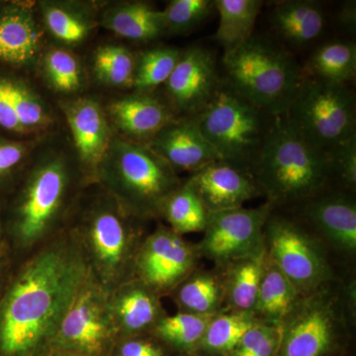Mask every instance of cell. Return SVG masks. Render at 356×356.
<instances>
[{
	"mask_svg": "<svg viewBox=\"0 0 356 356\" xmlns=\"http://www.w3.org/2000/svg\"><path fill=\"white\" fill-rule=\"evenodd\" d=\"M88 270L65 229L14 264L0 298V356H49Z\"/></svg>",
	"mask_w": 356,
	"mask_h": 356,
	"instance_id": "cell-1",
	"label": "cell"
},
{
	"mask_svg": "<svg viewBox=\"0 0 356 356\" xmlns=\"http://www.w3.org/2000/svg\"><path fill=\"white\" fill-rule=\"evenodd\" d=\"M65 156L40 159L13 187L2 209L6 247L17 261L67 229L88 185Z\"/></svg>",
	"mask_w": 356,
	"mask_h": 356,
	"instance_id": "cell-2",
	"label": "cell"
},
{
	"mask_svg": "<svg viewBox=\"0 0 356 356\" xmlns=\"http://www.w3.org/2000/svg\"><path fill=\"white\" fill-rule=\"evenodd\" d=\"M145 222L96 182L79 196L67 228L81 248L89 275L107 295L135 277L138 252L149 234Z\"/></svg>",
	"mask_w": 356,
	"mask_h": 356,
	"instance_id": "cell-3",
	"label": "cell"
},
{
	"mask_svg": "<svg viewBox=\"0 0 356 356\" xmlns=\"http://www.w3.org/2000/svg\"><path fill=\"white\" fill-rule=\"evenodd\" d=\"M252 175L273 207L305 202L334 177L329 154L303 139L283 115L274 117Z\"/></svg>",
	"mask_w": 356,
	"mask_h": 356,
	"instance_id": "cell-4",
	"label": "cell"
},
{
	"mask_svg": "<svg viewBox=\"0 0 356 356\" xmlns=\"http://www.w3.org/2000/svg\"><path fill=\"white\" fill-rule=\"evenodd\" d=\"M95 182L130 216L161 219L163 206L184 182L147 145L112 137L96 172Z\"/></svg>",
	"mask_w": 356,
	"mask_h": 356,
	"instance_id": "cell-5",
	"label": "cell"
},
{
	"mask_svg": "<svg viewBox=\"0 0 356 356\" xmlns=\"http://www.w3.org/2000/svg\"><path fill=\"white\" fill-rule=\"evenodd\" d=\"M224 83L271 116H282L305 77L296 58L268 40L252 36L225 51Z\"/></svg>",
	"mask_w": 356,
	"mask_h": 356,
	"instance_id": "cell-6",
	"label": "cell"
},
{
	"mask_svg": "<svg viewBox=\"0 0 356 356\" xmlns=\"http://www.w3.org/2000/svg\"><path fill=\"white\" fill-rule=\"evenodd\" d=\"M196 117L220 159L252 173L274 117L236 95L224 81Z\"/></svg>",
	"mask_w": 356,
	"mask_h": 356,
	"instance_id": "cell-7",
	"label": "cell"
},
{
	"mask_svg": "<svg viewBox=\"0 0 356 356\" xmlns=\"http://www.w3.org/2000/svg\"><path fill=\"white\" fill-rule=\"evenodd\" d=\"M355 92L348 86L305 76L283 116L312 146L329 153L355 137Z\"/></svg>",
	"mask_w": 356,
	"mask_h": 356,
	"instance_id": "cell-8",
	"label": "cell"
},
{
	"mask_svg": "<svg viewBox=\"0 0 356 356\" xmlns=\"http://www.w3.org/2000/svg\"><path fill=\"white\" fill-rule=\"evenodd\" d=\"M332 283L303 296L281 325L282 336L276 356H327L336 350L353 313V293L343 295Z\"/></svg>",
	"mask_w": 356,
	"mask_h": 356,
	"instance_id": "cell-9",
	"label": "cell"
},
{
	"mask_svg": "<svg viewBox=\"0 0 356 356\" xmlns=\"http://www.w3.org/2000/svg\"><path fill=\"white\" fill-rule=\"evenodd\" d=\"M264 245L267 255L303 296L334 282L324 245L297 222L270 214Z\"/></svg>",
	"mask_w": 356,
	"mask_h": 356,
	"instance_id": "cell-10",
	"label": "cell"
},
{
	"mask_svg": "<svg viewBox=\"0 0 356 356\" xmlns=\"http://www.w3.org/2000/svg\"><path fill=\"white\" fill-rule=\"evenodd\" d=\"M118 341L108 295L88 273L63 320L51 353L112 356Z\"/></svg>",
	"mask_w": 356,
	"mask_h": 356,
	"instance_id": "cell-11",
	"label": "cell"
},
{
	"mask_svg": "<svg viewBox=\"0 0 356 356\" xmlns=\"http://www.w3.org/2000/svg\"><path fill=\"white\" fill-rule=\"evenodd\" d=\"M273 207L266 203L259 208L208 213L202 240L196 245L199 257L214 262L222 268L261 252L264 245V229Z\"/></svg>",
	"mask_w": 356,
	"mask_h": 356,
	"instance_id": "cell-12",
	"label": "cell"
},
{
	"mask_svg": "<svg viewBox=\"0 0 356 356\" xmlns=\"http://www.w3.org/2000/svg\"><path fill=\"white\" fill-rule=\"evenodd\" d=\"M196 245L185 240L168 225L159 224L140 245L135 264L139 278L159 296H170L197 268Z\"/></svg>",
	"mask_w": 356,
	"mask_h": 356,
	"instance_id": "cell-13",
	"label": "cell"
},
{
	"mask_svg": "<svg viewBox=\"0 0 356 356\" xmlns=\"http://www.w3.org/2000/svg\"><path fill=\"white\" fill-rule=\"evenodd\" d=\"M222 79L219 76L212 51L201 46L182 51L172 74L165 83L172 108L196 116L216 95Z\"/></svg>",
	"mask_w": 356,
	"mask_h": 356,
	"instance_id": "cell-14",
	"label": "cell"
},
{
	"mask_svg": "<svg viewBox=\"0 0 356 356\" xmlns=\"http://www.w3.org/2000/svg\"><path fill=\"white\" fill-rule=\"evenodd\" d=\"M186 182L208 213L243 207L247 201L261 195L252 173L222 161L192 173Z\"/></svg>",
	"mask_w": 356,
	"mask_h": 356,
	"instance_id": "cell-15",
	"label": "cell"
},
{
	"mask_svg": "<svg viewBox=\"0 0 356 356\" xmlns=\"http://www.w3.org/2000/svg\"><path fill=\"white\" fill-rule=\"evenodd\" d=\"M304 217L325 242L344 255L356 252V203L346 192L324 191L305 201Z\"/></svg>",
	"mask_w": 356,
	"mask_h": 356,
	"instance_id": "cell-16",
	"label": "cell"
},
{
	"mask_svg": "<svg viewBox=\"0 0 356 356\" xmlns=\"http://www.w3.org/2000/svg\"><path fill=\"white\" fill-rule=\"evenodd\" d=\"M178 172L195 173L221 161L199 127L197 117L175 118L147 145Z\"/></svg>",
	"mask_w": 356,
	"mask_h": 356,
	"instance_id": "cell-17",
	"label": "cell"
},
{
	"mask_svg": "<svg viewBox=\"0 0 356 356\" xmlns=\"http://www.w3.org/2000/svg\"><path fill=\"white\" fill-rule=\"evenodd\" d=\"M108 304L119 339L152 334L168 315L161 297L137 277L110 293Z\"/></svg>",
	"mask_w": 356,
	"mask_h": 356,
	"instance_id": "cell-18",
	"label": "cell"
},
{
	"mask_svg": "<svg viewBox=\"0 0 356 356\" xmlns=\"http://www.w3.org/2000/svg\"><path fill=\"white\" fill-rule=\"evenodd\" d=\"M64 110L81 172L89 184H95L98 165L113 137L108 122L99 104L88 98L65 103Z\"/></svg>",
	"mask_w": 356,
	"mask_h": 356,
	"instance_id": "cell-19",
	"label": "cell"
},
{
	"mask_svg": "<svg viewBox=\"0 0 356 356\" xmlns=\"http://www.w3.org/2000/svg\"><path fill=\"white\" fill-rule=\"evenodd\" d=\"M115 127L130 140L147 145L154 136L175 120L172 108L152 93L125 96L110 104Z\"/></svg>",
	"mask_w": 356,
	"mask_h": 356,
	"instance_id": "cell-20",
	"label": "cell"
},
{
	"mask_svg": "<svg viewBox=\"0 0 356 356\" xmlns=\"http://www.w3.org/2000/svg\"><path fill=\"white\" fill-rule=\"evenodd\" d=\"M40 47V31L31 9L9 3L0 8V63L30 64Z\"/></svg>",
	"mask_w": 356,
	"mask_h": 356,
	"instance_id": "cell-21",
	"label": "cell"
},
{
	"mask_svg": "<svg viewBox=\"0 0 356 356\" xmlns=\"http://www.w3.org/2000/svg\"><path fill=\"white\" fill-rule=\"evenodd\" d=\"M271 24L281 39L295 47H304L317 40L325 29V13L313 0H287L275 4Z\"/></svg>",
	"mask_w": 356,
	"mask_h": 356,
	"instance_id": "cell-22",
	"label": "cell"
},
{
	"mask_svg": "<svg viewBox=\"0 0 356 356\" xmlns=\"http://www.w3.org/2000/svg\"><path fill=\"white\" fill-rule=\"evenodd\" d=\"M178 312L215 316L222 311L225 299L224 273L215 269L196 268L170 295Z\"/></svg>",
	"mask_w": 356,
	"mask_h": 356,
	"instance_id": "cell-23",
	"label": "cell"
},
{
	"mask_svg": "<svg viewBox=\"0 0 356 356\" xmlns=\"http://www.w3.org/2000/svg\"><path fill=\"white\" fill-rule=\"evenodd\" d=\"M303 295L266 254L254 316L261 322L282 325Z\"/></svg>",
	"mask_w": 356,
	"mask_h": 356,
	"instance_id": "cell-24",
	"label": "cell"
},
{
	"mask_svg": "<svg viewBox=\"0 0 356 356\" xmlns=\"http://www.w3.org/2000/svg\"><path fill=\"white\" fill-rule=\"evenodd\" d=\"M266 257V248L222 267L225 281L222 311L254 313Z\"/></svg>",
	"mask_w": 356,
	"mask_h": 356,
	"instance_id": "cell-25",
	"label": "cell"
},
{
	"mask_svg": "<svg viewBox=\"0 0 356 356\" xmlns=\"http://www.w3.org/2000/svg\"><path fill=\"white\" fill-rule=\"evenodd\" d=\"M102 25L132 41H153L165 34L163 11L143 2H128L111 7L103 15Z\"/></svg>",
	"mask_w": 356,
	"mask_h": 356,
	"instance_id": "cell-26",
	"label": "cell"
},
{
	"mask_svg": "<svg viewBox=\"0 0 356 356\" xmlns=\"http://www.w3.org/2000/svg\"><path fill=\"white\" fill-rule=\"evenodd\" d=\"M305 70L307 76L337 86H348L356 76L355 44L334 41L323 44L309 58Z\"/></svg>",
	"mask_w": 356,
	"mask_h": 356,
	"instance_id": "cell-27",
	"label": "cell"
},
{
	"mask_svg": "<svg viewBox=\"0 0 356 356\" xmlns=\"http://www.w3.org/2000/svg\"><path fill=\"white\" fill-rule=\"evenodd\" d=\"M262 3L259 0H215L220 16L215 39L225 51L233 50L252 36Z\"/></svg>",
	"mask_w": 356,
	"mask_h": 356,
	"instance_id": "cell-28",
	"label": "cell"
},
{
	"mask_svg": "<svg viewBox=\"0 0 356 356\" xmlns=\"http://www.w3.org/2000/svg\"><path fill=\"white\" fill-rule=\"evenodd\" d=\"M257 321L252 313L220 312L211 318L196 353L226 356Z\"/></svg>",
	"mask_w": 356,
	"mask_h": 356,
	"instance_id": "cell-29",
	"label": "cell"
},
{
	"mask_svg": "<svg viewBox=\"0 0 356 356\" xmlns=\"http://www.w3.org/2000/svg\"><path fill=\"white\" fill-rule=\"evenodd\" d=\"M214 316H201L177 312L175 315H165L152 332L154 337L166 348L193 355L197 353L207 325Z\"/></svg>",
	"mask_w": 356,
	"mask_h": 356,
	"instance_id": "cell-30",
	"label": "cell"
},
{
	"mask_svg": "<svg viewBox=\"0 0 356 356\" xmlns=\"http://www.w3.org/2000/svg\"><path fill=\"white\" fill-rule=\"evenodd\" d=\"M208 211L186 181L166 200L161 219L175 233L184 236L205 229Z\"/></svg>",
	"mask_w": 356,
	"mask_h": 356,
	"instance_id": "cell-31",
	"label": "cell"
},
{
	"mask_svg": "<svg viewBox=\"0 0 356 356\" xmlns=\"http://www.w3.org/2000/svg\"><path fill=\"white\" fill-rule=\"evenodd\" d=\"M182 51L179 49L154 48L143 53L136 62L133 86L140 93H152L165 84L177 65Z\"/></svg>",
	"mask_w": 356,
	"mask_h": 356,
	"instance_id": "cell-32",
	"label": "cell"
},
{
	"mask_svg": "<svg viewBox=\"0 0 356 356\" xmlns=\"http://www.w3.org/2000/svg\"><path fill=\"white\" fill-rule=\"evenodd\" d=\"M136 62L133 54L122 46H104L96 51L95 72L102 83L116 88L133 86Z\"/></svg>",
	"mask_w": 356,
	"mask_h": 356,
	"instance_id": "cell-33",
	"label": "cell"
},
{
	"mask_svg": "<svg viewBox=\"0 0 356 356\" xmlns=\"http://www.w3.org/2000/svg\"><path fill=\"white\" fill-rule=\"evenodd\" d=\"M215 0H172L163 11L165 34H185L209 17Z\"/></svg>",
	"mask_w": 356,
	"mask_h": 356,
	"instance_id": "cell-34",
	"label": "cell"
},
{
	"mask_svg": "<svg viewBox=\"0 0 356 356\" xmlns=\"http://www.w3.org/2000/svg\"><path fill=\"white\" fill-rule=\"evenodd\" d=\"M44 70L48 83L58 92H76L83 84L81 65L70 51L60 49L49 51L44 56Z\"/></svg>",
	"mask_w": 356,
	"mask_h": 356,
	"instance_id": "cell-35",
	"label": "cell"
},
{
	"mask_svg": "<svg viewBox=\"0 0 356 356\" xmlns=\"http://www.w3.org/2000/svg\"><path fill=\"white\" fill-rule=\"evenodd\" d=\"M43 15L49 31L64 43H81L90 30L88 19L81 14L58 4H44Z\"/></svg>",
	"mask_w": 356,
	"mask_h": 356,
	"instance_id": "cell-36",
	"label": "cell"
},
{
	"mask_svg": "<svg viewBox=\"0 0 356 356\" xmlns=\"http://www.w3.org/2000/svg\"><path fill=\"white\" fill-rule=\"evenodd\" d=\"M7 77L14 109L25 133L49 125L50 116L38 96L23 81Z\"/></svg>",
	"mask_w": 356,
	"mask_h": 356,
	"instance_id": "cell-37",
	"label": "cell"
},
{
	"mask_svg": "<svg viewBox=\"0 0 356 356\" xmlns=\"http://www.w3.org/2000/svg\"><path fill=\"white\" fill-rule=\"evenodd\" d=\"M281 336L280 325L257 320L226 356H276L280 350Z\"/></svg>",
	"mask_w": 356,
	"mask_h": 356,
	"instance_id": "cell-38",
	"label": "cell"
},
{
	"mask_svg": "<svg viewBox=\"0 0 356 356\" xmlns=\"http://www.w3.org/2000/svg\"><path fill=\"white\" fill-rule=\"evenodd\" d=\"M30 147L28 143L0 137V191H10L18 181Z\"/></svg>",
	"mask_w": 356,
	"mask_h": 356,
	"instance_id": "cell-39",
	"label": "cell"
},
{
	"mask_svg": "<svg viewBox=\"0 0 356 356\" xmlns=\"http://www.w3.org/2000/svg\"><path fill=\"white\" fill-rule=\"evenodd\" d=\"M332 177L339 178L344 188L355 191L356 186V136L327 153Z\"/></svg>",
	"mask_w": 356,
	"mask_h": 356,
	"instance_id": "cell-40",
	"label": "cell"
},
{
	"mask_svg": "<svg viewBox=\"0 0 356 356\" xmlns=\"http://www.w3.org/2000/svg\"><path fill=\"white\" fill-rule=\"evenodd\" d=\"M166 346L153 334L119 339L113 355L116 356H166Z\"/></svg>",
	"mask_w": 356,
	"mask_h": 356,
	"instance_id": "cell-41",
	"label": "cell"
},
{
	"mask_svg": "<svg viewBox=\"0 0 356 356\" xmlns=\"http://www.w3.org/2000/svg\"><path fill=\"white\" fill-rule=\"evenodd\" d=\"M0 128L13 134H25L9 90L8 77L0 76Z\"/></svg>",
	"mask_w": 356,
	"mask_h": 356,
	"instance_id": "cell-42",
	"label": "cell"
},
{
	"mask_svg": "<svg viewBox=\"0 0 356 356\" xmlns=\"http://www.w3.org/2000/svg\"><path fill=\"white\" fill-rule=\"evenodd\" d=\"M14 264H15V261L8 250L0 252V298H1L11 273H13Z\"/></svg>",
	"mask_w": 356,
	"mask_h": 356,
	"instance_id": "cell-43",
	"label": "cell"
},
{
	"mask_svg": "<svg viewBox=\"0 0 356 356\" xmlns=\"http://www.w3.org/2000/svg\"><path fill=\"white\" fill-rule=\"evenodd\" d=\"M339 23L344 29L355 31L356 26V4L355 1L344 2L339 9Z\"/></svg>",
	"mask_w": 356,
	"mask_h": 356,
	"instance_id": "cell-44",
	"label": "cell"
},
{
	"mask_svg": "<svg viewBox=\"0 0 356 356\" xmlns=\"http://www.w3.org/2000/svg\"><path fill=\"white\" fill-rule=\"evenodd\" d=\"M7 250L6 232H4L3 219H2L1 213V205H0V252H2V250Z\"/></svg>",
	"mask_w": 356,
	"mask_h": 356,
	"instance_id": "cell-45",
	"label": "cell"
},
{
	"mask_svg": "<svg viewBox=\"0 0 356 356\" xmlns=\"http://www.w3.org/2000/svg\"><path fill=\"white\" fill-rule=\"evenodd\" d=\"M49 356H83L76 355V353H65V351H56V353H51Z\"/></svg>",
	"mask_w": 356,
	"mask_h": 356,
	"instance_id": "cell-46",
	"label": "cell"
},
{
	"mask_svg": "<svg viewBox=\"0 0 356 356\" xmlns=\"http://www.w3.org/2000/svg\"><path fill=\"white\" fill-rule=\"evenodd\" d=\"M189 355V356H193V355ZM194 356H197V355H194ZM202 356H210V355H202Z\"/></svg>",
	"mask_w": 356,
	"mask_h": 356,
	"instance_id": "cell-47",
	"label": "cell"
}]
</instances>
